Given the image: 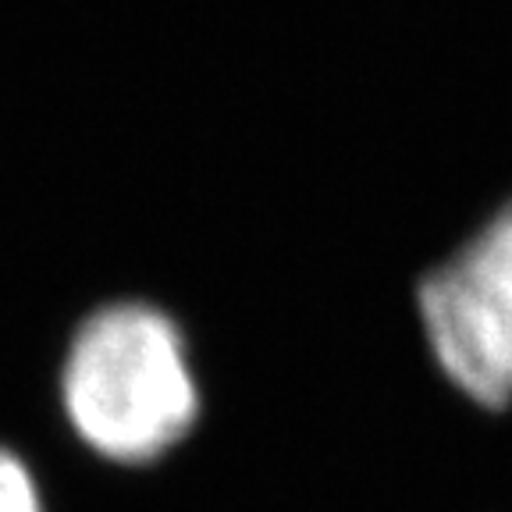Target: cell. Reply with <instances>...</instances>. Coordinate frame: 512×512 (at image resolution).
Listing matches in <instances>:
<instances>
[{
	"label": "cell",
	"mask_w": 512,
	"mask_h": 512,
	"mask_svg": "<svg viewBox=\"0 0 512 512\" xmlns=\"http://www.w3.org/2000/svg\"><path fill=\"white\" fill-rule=\"evenodd\" d=\"M0 512H47L32 470L8 448H0Z\"/></svg>",
	"instance_id": "3957f363"
},
{
	"label": "cell",
	"mask_w": 512,
	"mask_h": 512,
	"mask_svg": "<svg viewBox=\"0 0 512 512\" xmlns=\"http://www.w3.org/2000/svg\"><path fill=\"white\" fill-rule=\"evenodd\" d=\"M441 374L480 409L512 406V200L416 292Z\"/></svg>",
	"instance_id": "7a4b0ae2"
},
{
	"label": "cell",
	"mask_w": 512,
	"mask_h": 512,
	"mask_svg": "<svg viewBox=\"0 0 512 512\" xmlns=\"http://www.w3.org/2000/svg\"><path fill=\"white\" fill-rule=\"evenodd\" d=\"M61 406L100 459L146 466L168 456L200 416L185 335L168 313L139 299L100 306L68 345Z\"/></svg>",
	"instance_id": "6da1fadb"
}]
</instances>
